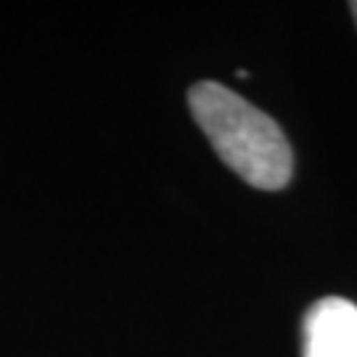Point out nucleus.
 I'll return each instance as SVG.
<instances>
[{"label":"nucleus","mask_w":357,"mask_h":357,"mask_svg":"<svg viewBox=\"0 0 357 357\" xmlns=\"http://www.w3.org/2000/svg\"><path fill=\"white\" fill-rule=\"evenodd\" d=\"M305 357H357V305L326 296L305 315Z\"/></svg>","instance_id":"2"},{"label":"nucleus","mask_w":357,"mask_h":357,"mask_svg":"<svg viewBox=\"0 0 357 357\" xmlns=\"http://www.w3.org/2000/svg\"><path fill=\"white\" fill-rule=\"evenodd\" d=\"M196 125L204 130L220 159L262 191H278L291 180V146L265 112L220 82H199L188 93Z\"/></svg>","instance_id":"1"},{"label":"nucleus","mask_w":357,"mask_h":357,"mask_svg":"<svg viewBox=\"0 0 357 357\" xmlns=\"http://www.w3.org/2000/svg\"><path fill=\"white\" fill-rule=\"evenodd\" d=\"M349 11H352V16H355V22H357V0L352 3V6H349Z\"/></svg>","instance_id":"3"}]
</instances>
